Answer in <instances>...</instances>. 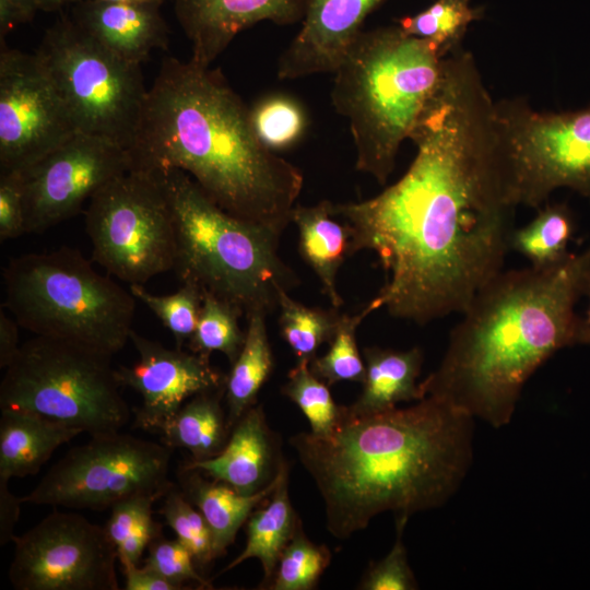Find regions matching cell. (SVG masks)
Returning a JSON list of instances; mask_svg holds the SVG:
<instances>
[{
  "mask_svg": "<svg viewBox=\"0 0 590 590\" xmlns=\"http://www.w3.org/2000/svg\"><path fill=\"white\" fill-rule=\"evenodd\" d=\"M282 393L300 409L315 435L331 433L341 418L343 406L334 402L329 385L311 371L309 361H297Z\"/></svg>",
  "mask_w": 590,
  "mask_h": 590,
  "instance_id": "836d02e7",
  "label": "cell"
},
{
  "mask_svg": "<svg viewBox=\"0 0 590 590\" xmlns=\"http://www.w3.org/2000/svg\"><path fill=\"white\" fill-rule=\"evenodd\" d=\"M408 521H396L397 540L390 552L379 562L371 563L358 589L362 590H414L417 581L409 565L402 533Z\"/></svg>",
  "mask_w": 590,
  "mask_h": 590,
  "instance_id": "ab89813d",
  "label": "cell"
},
{
  "mask_svg": "<svg viewBox=\"0 0 590 590\" xmlns=\"http://www.w3.org/2000/svg\"><path fill=\"white\" fill-rule=\"evenodd\" d=\"M158 512L176 538L190 550L198 567L203 568L217 558L209 523L177 484L174 483L162 497Z\"/></svg>",
  "mask_w": 590,
  "mask_h": 590,
  "instance_id": "74e56055",
  "label": "cell"
},
{
  "mask_svg": "<svg viewBox=\"0 0 590 590\" xmlns=\"http://www.w3.org/2000/svg\"><path fill=\"white\" fill-rule=\"evenodd\" d=\"M130 152L133 167L184 170L225 212L278 237L292 223L303 173L259 141L249 108L209 67L163 61Z\"/></svg>",
  "mask_w": 590,
  "mask_h": 590,
  "instance_id": "3957f363",
  "label": "cell"
},
{
  "mask_svg": "<svg viewBox=\"0 0 590 590\" xmlns=\"http://www.w3.org/2000/svg\"><path fill=\"white\" fill-rule=\"evenodd\" d=\"M366 374L357 400L344 406L350 415H368L422 398L417 378L423 364L420 347L406 351L368 346L363 350Z\"/></svg>",
  "mask_w": 590,
  "mask_h": 590,
  "instance_id": "cb8c5ba5",
  "label": "cell"
},
{
  "mask_svg": "<svg viewBox=\"0 0 590 590\" xmlns=\"http://www.w3.org/2000/svg\"><path fill=\"white\" fill-rule=\"evenodd\" d=\"M85 229L93 261L129 285H144L175 268L176 228L154 169L132 167L87 202Z\"/></svg>",
  "mask_w": 590,
  "mask_h": 590,
  "instance_id": "30bf717a",
  "label": "cell"
},
{
  "mask_svg": "<svg viewBox=\"0 0 590 590\" xmlns=\"http://www.w3.org/2000/svg\"><path fill=\"white\" fill-rule=\"evenodd\" d=\"M481 15L470 0H435L415 15L400 19L398 25L408 35L433 42L447 56L461 46L469 26Z\"/></svg>",
  "mask_w": 590,
  "mask_h": 590,
  "instance_id": "4dcf8cb0",
  "label": "cell"
},
{
  "mask_svg": "<svg viewBox=\"0 0 590 590\" xmlns=\"http://www.w3.org/2000/svg\"><path fill=\"white\" fill-rule=\"evenodd\" d=\"M269 429L262 405L248 409L233 426L222 451L202 461L182 463L224 482L244 495L266 488L275 477L282 457Z\"/></svg>",
  "mask_w": 590,
  "mask_h": 590,
  "instance_id": "d6986e66",
  "label": "cell"
},
{
  "mask_svg": "<svg viewBox=\"0 0 590 590\" xmlns=\"http://www.w3.org/2000/svg\"><path fill=\"white\" fill-rule=\"evenodd\" d=\"M385 0H307L302 26L278 61L282 80L333 73Z\"/></svg>",
  "mask_w": 590,
  "mask_h": 590,
  "instance_id": "e0dca14e",
  "label": "cell"
},
{
  "mask_svg": "<svg viewBox=\"0 0 590 590\" xmlns=\"http://www.w3.org/2000/svg\"><path fill=\"white\" fill-rule=\"evenodd\" d=\"M249 114L257 138L274 152L293 146L307 127L302 105L283 94L261 98L249 108Z\"/></svg>",
  "mask_w": 590,
  "mask_h": 590,
  "instance_id": "d6a6232c",
  "label": "cell"
},
{
  "mask_svg": "<svg viewBox=\"0 0 590 590\" xmlns=\"http://www.w3.org/2000/svg\"><path fill=\"white\" fill-rule=\"evenodd\" d=\"M241 316L229 303L203 293L198 323L188 341L189 351L205 358L220 352L233 364L246 339V331L238 323Z\"/></svg>",
  "mask_w": 590,
  "mask_h": 590,
  "instance_id": "1f68e13d",
  "label": "cell"
},
{
  "mask_svg": "<svg viewBox=\"0 0 590 590\" xmlns=\"http://www.w3.org/2000/svg\"><path fill=\"white\" fill-rule=\"evenodd\" d=\"M78 130L36 54L0 50V174L23 172Z\"/></svg>",
  "mask_w": 590,
  "mask_h": 590,
  "instance_id": "5bb4252c",
  "label": "cell"
},
{
  "mask_svg": "<svg viewBox=\"0 0 590 590\" xmlns=\"http://www.w3.org/2000/svg\"><path fill=\"white\" fill-rule=\"evenodd\" d=\"M495 107L517 205L540 209L563 187L590 199V106L538 111L517 97Z\"/></svg>",
  "mask_w": 590,
  "mask_h": 590,
  "instance_id": "7c38bea8",
  "label": "cell"
},
{
  "mask_svg": "<svg viewBox=\"0 0 590 590\" xmlns=\"http://www.w3.org/2000/svg\"><path fill=\"white\" fill-rule=\"evenodd\" d=\"M144 566L155 570L182 589L188 582H194L201 589H212V585L196 568L190 550L177 538L166 539L162 533L154 538L148 546Z\"/></svg>",
  "mask_w": 590,
  "mask_h": 590,
  "instance_id": "f35d334b",
  "label": "cell"
},
{
  "mask_svg": "<svg viewBox=\"0 0 590 590\" xmlns=\"http://www.w3.org/2000/svg\"><path fill=\"white\" fill-rule=\"evenodd\" d=\"M223 397L224 387L187 400L160 432L162 442L189 451L193 461L219 455L232 430L221 404Z\"/></svg>",
  "mask_w": 590,
  "mask_h": 590,
  "instance_id": "484cf974",
  "label": "cell"
},
{
  "mask_svg": "<svg viewBox=\"0 0 590 590\" xmlns=\"http://www.w3.org/2000/svg\"><path fill=\"white\" fill-rule=\"evenodd\" d=\"M125 575L126 590H180L178 586L169 581L155 570L135 564H121Z\"/></svg>",
  "mask_w": 590,
  "mask_h": 590,
  "instance_id": "b9f144b4",
  "label": "cell"
},
{
  "mask_svg": "<svg viewBox=\"0 0 590 590\" xmlns=\"http://www.w3.org/2000/svg\"><path fill=\"white\" fill-rule=\"evenodd\" d=\"M445 57L436 44L399 25L357 36L333 72L331 91L332 105L350 125L357 170L386 184L438 84Z\"/></svg>",
  "mask_w": 590,
  "mask_h": 590,
  "instance_id": "5b68a950",
  "label": "cell"
},
{
  "mask_svg": "<svg viewBox=\"0 0 590 590\" xmlns=\"http://www.w3.org/2000/svg\"><path fill=\"white\" fill-rule=\"evenodd\" d=\"M82 433L31 411L1 409L0 479L35 475L57 448Z\"/></svg>",
  "mask_w": 590,
  "mask_h": 590,
  "instance_id": "44dd1931",
  "label": "cell"
},
{
  "mask_svg": "<svg viewBox=\"0 0 590 590\" xmlns=\"http://www.w3.org/2000/svg\"><path fill=\"white\" fill-rule=\"evenodd\" d=\"M81 0H35L37 9L44 11H55L70 3H78Z\"/></svg>",
  "mask_w": 590,
  "mask_h": 590,
  "instance_id": "7dc6e473",
  "label": "cell"
},
{
  "mask_svg": "<svg viewBox=\"0 0 590 590\" xmlns=\"http://www.w3.org/2000/svg\"><path fill=\"white\" fill-rule=\"evenodd\" d=\"M4 303L21 328L114 355L132 331L135 297L99 274L78 250L61 247L9 261Z\"/></svg>",
  "mask_w": 590,
  "mask_h": 590,
  "instance_id": "52a82bcc",
  "label": "cell"
},
{
  "mask_svg": "<svg viewBox=\"0 0 590 590\" xmlns=\"http://www.w3.org/2000/svg\"><path fill=\"white\" fill-rule=\"evenodd\" d=\"M109 354L35 335L23 343L0 384V409H21L91 436L131 418Z\"/></svg>",
  "mask_w": 590,
  "mask_h": 590,
  "instance_id": "ba28073f",
  "label": "cell"
},
{
  "mask_svg": "<svg viewBox=\"0 0 590 590\" xmlns=\"http://www.w3.org/2000/svg\"><path fill=\"white\" fill-rule=\"evenodd\" d=\"M574 232V222L565 204H548L539 209L526 226L514 229L510 248L528 259L531 266L547 267L563 260Z\"/></svg>",
  "mask_w": 590,
  "mask_h": 590,
  "instance_id": "83f0119b",
  "label": "cell"
},
{
  "mask_svg": "<svg viewBox=\"0 0 590 590\" xmlns=\"http://www.w3.org/2000/svg\"><path fill=\"white\" fill-rule=\"evenodd\" d=\"M589 276L590 247L552 266L499 272L462 311L439 366L420 382L422 398L507 425L535 370L581 343L575 305Z\"/></svg>",
  "mask_w": 590,
  "mask_h": 590,
  "instance_id": "277c9868",
  "label": "cell"
},
{
  "mask_svg": "<svg viewBox=\"0 0 590 590\" xmlns=\"http://www.w3.org/2000/svg\"><path fill=\"white\" fill-rule=\"evenodd\" d=\"M9 481L0 479V544L12 542L14 528L20 517L21 499L13 495L9 487Z\"/></svg>",
  "mask_w": 590,
  "mask_h": 590,
  "instance_id": "7bdbcfd3",
  "label": "cell"
},
{
  "mask_svg": "<svg viewBox=\"0 0 590 590\" xmlns=\"http://www.w3.org/2000/svg\"><path fill=\"white\" fill-rule=\"evenodd\" d=\"M330 558L329 548L311 542L300 524L283 550L268 588L271 590H311L329 566Z\"/></svg>",
  "mask_w": 590,
  "mask_h": 590,
  "instance_id": "e575fe53",
  "label": "cell"
},
{
  "mask_svg": "<svg viewBox=\"0 0 590 590\" xmlns=\"http://www.w3.org/2000/svg\"><path fill=\"white\" fill-rule=\"evenodd\" d=\"M35 54L78 132L130 150L148 94L140 64L105 49L69 16L46 31Z\"/></svg>",
  "mask_w": 590,
  "mask_h": 590,
  "instance_id": "9c48e42d",
  "label": "cell"
},
{
  "mask_svg": "<svg viewBox=\"0 0 590 590\" xmlns=\"http://www.w3.org/2000/svg\"><path fill=\"white\" fill-rule=\"evenodd\" d=\"M157 499L152 495H138L110 508L104 527L120 564L138 565L151 541L162 533L163 526L153 518V505Z\"/></svg>",
  "mask_w": 590,
  "mask_h": 590,
  "instance_id": "f546056e",
  "label": "cell"
},
{
  "mask_svg": "<svg viewBox=\"0 0 590 590\" xmlns=\"http://www.w3.org/2000/svg\"><path fill=\"white\" fill-rule=\"evenodd\" d=\"M36 10L35 0H0L1 39L17 24L32 20Z\"/></svg>",
  "mask_w": 590,
  "mask_h": 590,
  "instance_id": "ee69618b",
  "label": "cell"
},
{
  "mask_svg": "<svg viewBox=\"0 0 590 590\" xmlns=\"http://www.w3.org/2000/svg\"><path fill=\"white\" fill-rule=\"evenodd\" d=\"M307 0H175L176 16L191 44V60L209 67L235 36L262 21H302Z\"/></svg>",
  "mask_w": 590,
  "mask_h": 590,
  "instance_id": "ac0fdd59",
  "label": "cell"
},
{
  "mask_svg": "<svg viewBox=\"0 0 590 590\" xmlns=\"http://www.w3.org/2000/svg\"><path fill=\"white\" fill-rule=\"evenodd\" d=\"M302 524L288 496V467L282 458L278 470V484L268 497V503L255 509L246 521L247 540L243 552L224 570H231L249 558L260 560L263 581L260 588H268L280 556Z\"/></svg>",
  "mask_w": 590,
  "mask_h": 590,
  "instance_id": "d4e9b609",
  "label": "cell"
},
{
  "mask_svg": "<svg viewBox=\"0 0 590 590\" xmlns=\"http://www.w3.org/2000/svg\"><path fill=\"white\" fill-rule=\"evenodd\" d=\"M266 317L263 311H256L247 317L244 345L226 375L224 398L231 429L240 416L256 404L258 393L273 368Z\"/></svg>",
  "mask_w": 590,
  "mask_h": 590,
  "instance_id": "4316f807",
  "label": "cell"
},
{
  "mask_svg": "<svg viewBox=\"0 0 590 590\" xmlns=\"http://www.w3.org/2000/svg\"><path fill=\"white\" fill-rule=\"evenodd\" d=\"M585 294H587L589 297V306H588L586 317L581 318L580 341H581V344H589L590 343V276L586 285Z\"/></svg>",
  "mask_w": 590,
  "mask_h": 590,
  "instance_id": "bcb514c9",
  "label": "cell"
},
{
  "mask_svg": "<svg viewBox=\"0 0 590 590\" xmlns=\"http://www.w3.org/2000/svg\"><path fill=\"white\" fill-rule=\"evenodd\" d=\"M9 580L16 590H118L117 551L105 527L54 510L14 535Z\"/></svg>",
  "mask_w": 590,
  "mask_h": 590,
  "instance_id": "4fadbf2b",
  "label": "cell"
},
{
  "mask_svg": "<svg viewBox=\"0 0 590 590\" xmlns=\"http://www.w3.org/2000/svg\"><path fill=\"white\" fill-rule=\"evenodd\" d=\"M72 19L105 49L133 64L168 45V28L156 4L81 0Z\"/></svg>",
  "mask_w": 590,
  "mask_h": 590,
  "instance_id": "ffe728a7",
  "label": "cell"
},
{
  "mask_svg": "<svg viewBox=\"0 0 590 590\" xmlns=\"http://www.w3.org/2000/svg\"><path fill=\"white\" fill-rule=\"evenodd\" d=\"M332 202L322 200L314 205L296 204L292 223L298 229V250L303 260L317 275L331 306L340 308L343 299L337 278L347 256H351V229L335 216Z\"/></svg>",
  "mask_w": 590,
  "mask_h": 590,
  "instance_id": "7402d4cb",
  "label": "cell"
},
{
  "mask_svg": "<svg viewBox=\"0 0 590 590\" xmlns=\"http://www.w3.org/2000/svg\"><path fill=\"white\" fill-rule=\"evenodd\" d=\"M279 327L297 361L311 362L317 350L333 339L341 316L338 308L308 307L284 292L279 300Z\"/></svg>",
  "mask_w": 590,
  "mask_h": 590,
  "instance_id": "f1b7e54d",
  "label": "cell"
},
{
  "mask_svg": "<svg viewBox=\"0 0 590 590\" xmlns=\"http://www.w3.org/2000/svg\"><path fill=\"white\" fill-rule=\"evenodd\" d=\"M167 192L176 228L174 270L190 283L236 307L246 318L279 307L297 283L279 256L271 232L216 205L184 170L153 168Z\"/></svg>",
  "mask_w": 590,
  "mask_h": 590,
  "instance_id": "8992f818",
  "label": "cell"
},
{
  "mask_svg": "<svg viewBox=\"0 0 590 590\" xmlns=\"http://www.w3.org/2000/svg\"><path fill=\"white\" fill-rule=\"evenodd\" d=\"M474 418L426 396L408 408L342 415L327 435L291 437L324 503L337 539L365 529L377 515L396 521L444 505L473 457Z\"/></svg>",
  "mask_w": 590,
  "mask_h": 590,
  "instance_id": "7a4b0ae2",
  "label": "cell"
},
{
  "mask_svg": "<svg viewBox=\"0 0 590 590\" xmlns=\"http://www.w3.org/2000/svg\"><path fill=\"white\" fill-rule=\"evenodd\" d=\"M133 167L130 150L106 138L75 133L22 176L26 234L75 216L107 182Z\"/></svg>",
  "mask_w": 590,
  "mask_h": 590,
  "instance_id": "9a60e30c",
  "label": "cell"
},
{
  "mask_svg": "<svg viewBox=\"0 0 590 590\" xmlns=\"http://www.w3.org/2000/svg\"><path fill=\"white\" fill-rule=\"evenodd\" d=\"M130 341L139 354L131 366L116 369L120 387L141 397L134 411V426L160 434L164 425L193 396L223 388L226 376L191 351L168 349L131 331Z\"/></svg>",
  "mask_w": 590,
  "mask_h": 590,
  "instance_id": "2e32d148",
  "label": "cell"
},
{
  "mask_svg": "<svg viewBox=\"0 0 590 590\" xmlns=\"http://www.w3.org/2000/svg\"><path fill=\"white\" fill-rule=\"evenodd\" d=\"M366 317L363 310L352 316L342 315L338 330L329 343V351L310 362L311 371L327 385L341 381L363 384L366 366L356 343V330Z\"/></svg>",
  "mask_w": 590,
  "mask_h": 590,
  "instance_id": "8d00e7d4",
  "label": "cell"
},
{
  "mask_svg": "<svg viewBox=\"0 0 590 590\" xmlns=\"http://www.w3.org/2000/svg\"><path fill=\"white\" fill-rule=\"evenodd\" d=\"M26 234L22 176L19 172L0 174V241Z\"/></svg>",
  "mask_w": 590,
  "mask_h": 590,
  "instance_id": "60d3db41",
  "label": "cell"
},
{
  "mask_svg": "<svg viewBox=\"0 0 590 590\" xmlns=\"http://www.w3.org/2000/svg\"><path fill=\"white\" fill-rule=\"evenodd\" d=\"M177 481L186 498L209 523L215 553L220 557L234 543L238 530L256 507L272 494L278 484V473L266 488L250 495L240 494L231 485L184 464L178 468Z\"/></svg>",
  "mask_w": 590,
  "mask_h": 590,
  "instance_id": "603a6c76",
  "label": "cell"
},
{
  "mask_svg": "<svg viewBox=\"0 0 590 590\" xmlns=\"http://www.w3.org/2000/svg\"><path fill=\"white\" fill-rule=\"evenodd\" d=\"M103 1L115 2V3L156 4L161 7L164 0H103Z\"/></svg>",
  "mask_w": 590,
  "mask_h": 590,
  "instance_id": "c3c4849f",
  "label": "cell"
},
{
  "mask_svg": "<svg viewBox=\"0 0 590 590\" xmlns=\"http://www.w3.org/2000/svg\"><path fill=\"white\" fill-rule=\"evenodd\" d=\"M475 59L461 47L409 139L416 155L379 194L332 203L351 229V256L373 250L387 281L363 309L425 324L461 312L503 271L514 200L496 108Z\"/></svg>",
  "mask_w": 590,
  "mask_h": 590,
  "instance_id": "6da1fadb",
  "label": "cell"
},
{
  "mask_svg": "<svg viewBox=\"0 0 590 590\" xmlns=\"http://www.w3.org/2000/svg\"><path fill=\"white\" fill-rule=\"evenodd\" d=\"M20 324L14 318L8 316L3 309L0 311V367L5 369L16 356Z\"/></svg>",
  "mask_w": 590,
  "mask_h": 590,
  "instance_id": "f6af8a7d",
  "label": "cell"
},
{
  "mask_svg": "<svg viewBox=\"0 0 590 590\" xmlns=\"http://www.w3.org/2000/svg\"><path fill=\"white\" fill-rule=\"evenodd\" d=\"M129 291L135 299L142 302L160 319L173 334L176 347L182 345L192 337L202 305L203 292L190 283L168 295H155L143 285H129Z\"/></svg>",
  "mask_w": 590,
  "mask_h": 590,
  "instance_id": "d590c367",
  "label": "cell"
},
{
  "mask_svg": "<svg viewBox=\"0 0 590 590\" xmlns=\"http://www.w3.org/2000/svg\"><path fill=\"white\" fill-rule=\"evenodd\" d=\"M173 449L130 434L92 435L71 448L42 477L22 504L104 510L138 495L162 499L169 480Z\"/></svg>",
  "mask_w": 590,
  "mask_h": 590,
  "instance_id": "8fae6325",
  "label": "cell"
}]
</instances>
